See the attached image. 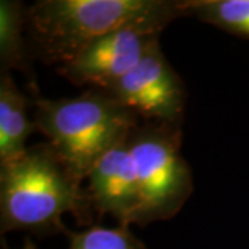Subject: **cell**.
Returning a JSON list of instances; mask_svg holds the SVG:
<instances>
[{"mask_svg": "<svg viewBox=\"0 0 249 249\" xmlns=\"http://www.w3.org/2000/svg\"><path fill=\"white\" fill-rule=\"evenodd\" d=\"M180 1L43 0L28 11V24L47 61L65 64L103 36L124 29L158 32L181 16Z\"/></svg>", "mask_w": 249, "mask_h": 249, "instance_id": "cell-1", "label": "cell"}, {"mask_svg": "<svg viewBox=\"0 0 249 249\" xmlns=\"http://www.w3.org/2000/svg\"><path fill=\"white\" fill-rule=\"evenodd\" d=\"M90 199L49 144L28 148L0 170L1 231H50L62 229L61 217L72 212L89 220Z\"/></svg>", "mask_w": 249, "mask_h": 249, "instance_id": "cell-2", "label": "cell"}, {"mask_svg": "<svg viewBox=\"0 0 249 249\" xmlns=\"http://www.w3.org/2000/svg\"><path fill=\"white\" fill-rule=\"evenodd\" d=\"M134 116L111 94L86 91L73 98H39L35 126L65 169L82 181L106 152L129 142Z\"/></svg>", "mask_w": 249, "mask_h": 249, "instance_id": "cell-3", "label": "cell"}, {"mask_svg": "<svg viewBox=\"0 0 249 249\" xmlns=\"http://www.w3.org/2000/svg\"><path fill=\"white\" fill-rule=\"evenodd\" d=\"M137 176L139 223L172 217L191 193V178L172 134L145 130L129 140Z\"/></svg>", "mask_w": 249, "mask_h": 249, "instance_id": "cell-4", "label": "cell"}, {"mask_svg": "<svg viewBox=\"0 0 249 249\" xmlns=\"http://www.w3.org/2000/svg\"><path fill=\"white\" fill-rule=\"evenodd\" d=\"M158 35L145 29H124L103 36L62 64L60 73L73 85H88L107 91L142 61L158 42Z\"/></svg>", "mask_w": 249, "mask_h": 249, "instance_id": "cell-5", "label": "cell"}, {"mask_svg": "<svg viewBox=\"0 0 249 249\" xmlns=\"http://www.w3.org/2000/svg\"><path fill=\"white\" fill-rule=\"evenodd\" d=\"M136 115L172 121L181 111L180 82L155 42L129 73L107 90Z\"/></svg>", "mask_w": 249, "mask_h": 249, "instance_id": "cell-6", "label": "cell"}, {"mask_svg": "<svg viewBox=\"0 0 249 249\" xmlns=\"http://www.w3.org/2000/svg\"><path fill=\"white\" fill-rule=\"evenodd\" d=\"M90 204L101 214L114 216L119 226L139 223L140 196L129 142L106 152L89 175Z\"/></svg>", "mask_w": 249, "mask_h": 249, "instance_id": "cell-7", "label": "cell"}, {"mask_svg": "<svg viewBox=\"0 0 249 249\" xmlns=\"http://www.w3.org/2000/svg\"><path fill=\"white\" fill-rule=\"evenodd\" d=\"M32 130L27 116V98L17 89L9 72L0 80V163L17 160L27 152Z\"/></svg>", "mask_w": 249, "mask_h": 249, "instance_id": "cell-8", "label": "cell"}, {"mask_svg": "<svg viewBox=\"0 0 249 249\" xmlns=\"http://www.w3.org/2000/svg\"><path fill=\"white\" fill-rule=\"evenodd\" d=\"M180 9L209 24L249 36V0L180 1Z\"/></svg>", "mask_w": 249, "mask_h": 249, "instance_id": "cell-9", "label": "cell"}, {"mask_svg": "<svg viewBox=\"0 0 249 249\" xmlns=\"http://www.w3.org/2000/svg\"><path fill=\"white\" fill-rule=\"evenodd\" d=\"M22 7L16 1L0 3V60L3 72L10 68H22Z\"/></svg>", "mask_w": 249, "mask_h": 249, "instance_id": "cell-10", "label": "cell"}, {"mask_svg": "<svg viewBox=\"0 0 249 249\" xmlns=\"http://www.w3.org/2000/svg\"><path fill=\"white\" fill-rule=\"evenodd\" d=\"M70 249H145L129 227L108 229L94 226L80 232H70Z\"/></svg>", "mask_w": 249, "mask_h": 249, "instance_id": "cell-11", "label": "cell"}, {"mask_svg": "<svg viewBox=\"0 0 249 249\" xmlns=\"http://www.w3.org/2000/svg\"><path fill=\"white\" fill-rule=\"evenodd\" d=\"M22 249H36L35 245L31 242V241H25V245H24V248Z\"/></svg>", "mask_w": 249, "mask_h": 249, "instance_id": "cell-12", "label": "cell"}]
</instances>
